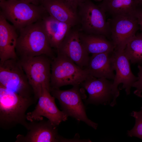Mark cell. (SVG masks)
I'll use <instances>...</instances> for the list:
<instances>
[{
    "instance_id": "5b68a950",
    "label": "cell",
    "mask_w": 142,
    "mask_h": 142,
    "mask_svg": "<svg viewBox=\"0 0 142 142\" xmlns=\"http://www.w3.org/2000/svg\"><path fill=\"white\" fill-rule=\"evenodd\" d=\"M52 59L45 55L19 59L37 102L45 85L50 92Z\"/></svg>"
},
{
    "instance_id": "2e32d148",
    "label": "cell",
    "mask_w": 142,
    "mask_h": 142,
    "mask_svg": "<svg viewBox=\"0 0 142 142\" xmlns=\"http://www.w3.org/2000/svg\"><path fill=\"white\" fill-rule=\"evenodd\" d=\"M40 5L53 18L72 27L79 24L77 10L63 0H42Z\"/></svg>"
},
{
    "instance_id": "4316f807",
    "label": "cell",
    "mask_w": 142,
    "mask_h": 142,
    "mask_svg": "<svg viewBox=\"0 0 142 142\" xmlns=\"http://www.w3.org/2000/svg\"><path fill=\"white\" fill-rule=\"evenodd\" d=\"M136 4L139 5H142V0H134Z\"/></svg>"
},
{
    "instance_id": "52a82bcc",
    "label": "cell",
    "mask_w": 142,
    "mask_h": 142,
    "mask_svg": "<svg viewBox=\"0 0 142 142\" xmlns=\"http://www.w3.org/2000/svg\"><path fill=\"white\" fill-rule=\"evenodd\" d=\"M79 85H75L69 89L50 88L51 94L58 100L61 108L68 116L85 123L96 130L98 124L89 119L86 114L83 102L84 97L79 88Z\"/></svg>"
},
{
    "instance_id": "7402d4cb",
    "label": "cell",
    "mask_w": 142,
    "mask_h": 142,
    "mask_svg": "<svg viewBox=\"0 0 142 142\" xmlns=\"http://www.w3.org/2000/svg\"><path fill=\"white\" fill-rule=\"evenodd\" d=\"M131 115L135 118V123L133 128L128 131L127 135L129 136L136 137L142 140V106L140 111H133Z\"/></svg>"
},
{
    "instance_id": "cb8c5ba5",
    "label": "cell",
    "mask_w": 142,
    "mask_h": 142,
    "mask_svg": "<svg viewBox=\"0 0 142 142\" xmlns=\"http://www.w3.org/2000/svg\"><path fill=\"white\" fill-rule=\"evenodd\" d=\"M134 14L137 19L139 28L142 34V8H139L138 7L135 11Z\"/></svg>"
},
{
    "instance_id": "f1b7e54d",
    "label": "cell",
    "mask_w": 142,
    "mask_h": 142,
    "mask_svg": "<svg viewBox=\"0 0 142 142\" xmlns=\"http://www.w3.org/2000/svg\"><path fill=\"white\" fill-rule=\"evenodd\" d=\"M96 2H100L102 1L103 0H93Z\"/></svg>"
},
{
    "instance_id": "3957f363",
    "label": "cell",
    "mask_w": 142,
    "mask_h": 142,
    "mask_svg": "<svg viewBox=\"0 0 142 142\" xmlns=\"http://www.w3.org/2000/svg\"><path fill=\"white\" fill-rule=\"evenodd\" d=\"M0 7L5 18L18 31L48 14L42 5L22 0H5L0 2Z\"/></svg>"
},
{
    "instance_id": "7c38bea8",
    "label": "cell",
    "mask_w": 142,
    "mask_h": 142,
    "mask_svg": "<svg viewBox=\"0 0 142 142\" xmlns=\"http://www.w3.org/2000/svg\"><path fill=\"white\" fill-rule=\"evenodd\" d=\"M58 126L49 120L28 123L25 135H18L16 142H63L64 138L58 133Z\"/></svg>"
},
{
    "instance_id": "9c48e42d",
    "label": "cell",
    "mask_w": 142,
    "mask_h": 142,
    "mask_svg": "<svg viewBox=\"0 0 142 142\" xmlns=\"http://www.w3.org/2000/svg\"><path fill=\"white\" fill-rule=\"evenodd\" d=\"M107 21L114 50H124L139 28L136 18L134 14H128L112 16Z\"/></svg>"
},
{
    "instance_id": "44dd1931",
    "label": "cell",
    "mask_w": 142,
    "mask_h": 142,
    "mask_svg": "<svg viewBox=\"0 0 142 142\" xmlns=\"http://www.w3.org/2000/svg\"><path fill=\"white\" fill-rule=\"evenodd\" d=\"M125 53L131 63L142 64V34H136L128 42Z\"/></svg>"
},
{
    "instance_id": "30bf717a",
    "label": "cell",
    "mask_w": 142,
    "mask_h": 142,
    "mask_svg": "<svg viewBox=\"0 0 142 142\" xmlns=\"http://www.w3.org/2000/svg\"><path fill=\"white\" fill-rule=\"evenodd\" d=\"M114 69L116 72L112 85V101L110 105L113 106L116 104V99L119 95L118 87L122 83V88L125 89L127 95L130 93L133 84L137 80V77L132 73L130 61L124 50H115L112 54Z\"/></svg>"
},
{
    "instance_id": "ffe728a7",
    "label": "cell",
    "mask_w": 142,
    "mask_h": 142,
    "mask_svg": "<svg viewBox=\"0 0 142 142\" xmlns=\"http://www.w3.org/2000/svg\"><path fill=\"white\" fill-rule=\"evenodd\" d=\"M98 6L112 17L134 14L138 6L134 0H103Z\"/></svg>"
},
{
    "instance_id": "5bb4252c",
    "label": "cell",
    "mask_w": 142,
    "mask_h": 142,
    "mask_svg": "<svg viewBox=\"0 0 142 142\" xmlns=\"http://www.w3.org/2000/svg\"><path fill=\"white\" fill-rule=\"evenodd\" d=\"M113 83L105 78L89 76L80 85L89 95L86 104L106 105L110 103L113 99Z\"/></svg>"
},
{
    "instance_id": "ba28073f",
    "label": "cell",
    "mask_w": 142,
    "mask_h": 142,
    "mask_svg": "<svg viewBox=\"0 0 142 142\" xmlns=\"http://www.w3.org/2000/svg\"><path fill=\"white\" fill-rule=\"evenodd\" d=\"M77 12L80 31L106 37L110 35L109 24L105 13L91 0H84L78 6Z\"/></svg>"
},
{
    "instance_id": "8fae6325",
    "label": "cell",
    "mask_w": 142,
    "mask_h": 142,
    "mask_svg": "<svg viewBox=\"0 0 142 142\" xmlns=\"http://www.w3.org/2000/svg\"><path fill=\"white\" fill-rule=\"evenodd\" d=\"M55 98L45 86L43 87L41 94L34 109L27 114V120L30 121L47 118L54 125L58 126L67 120L68 116L63 111H60L55 102Z\"/></svg>"
},
{
    "instance_id": "d4e9b609",
    "label": "cell",
    "mask_w": 142,
    "mask_h": 142,
    "mask_svg": "<svg viewBox=\"0 0 142 142\" xmlns=\"http://www.w3.org/2000/svg\"><path fill=\"white\" fill-rule=\"evenodd\" d=\"M73 8L77 10L80 4L84 0H63Z\"/></svg>"
},
{
    "instance_id": "f546056e",
    "label": "cell",
    "mask_w": 142,
    "mask_h": 142,
    "mask_svg": "<svg viewBox=\"0 0 142 142\" xmlns=\"http://www.w3.org/2000/svg\"><path fill=\"white\" fill-rule=\"evenodd\" d=\"M5 0H0V2H3V1H4Z\"/></svg>"
},
{
    "instance_id": "484cf974",
    "label": "cell",
    "mask_w": 142,
    "mask_h": 142,
    "mask_svg": "<svg viewBox=\"0 0 142 142\" xmlns=\"http://www.w3.org/2000/svg\"><path fill=\"white\" fill-rule=\"evenodd\" d=\"M22 0L30 3L36 5H40L42 0Z\"/></svg>"
},
{
    "instance_id": "277c9868",
    "label": "cell",
    "mask_w": 142,
    "mask_h": 142,
    "mask_svg": "<svg viewBox=\"0 0 142 142\" xmlns=\"http://www.w3.org/2000/svg\"><path fill=\"white\" fill-rule=\"evenodd\" d=\"M90 75L67 57L60 54L52 59L50 89L64 86L79 85Z\"/></svg>"
},
{
    "instance_id": "4fadbf2b",
    "label": "cell",
    "mask_w": 142,
    "mask_h": 142,
    "mask_svg": "<svg viewBox=\"0 0 142 142\" xmlns=\"http://www.w3.org/2000/svg\"><path fill=\"white\" fill-rule=\"evenodd\" d=\"M72 27L56 49L57 54L64 55L83 69H85L90 57L80 41V29Z\"/></svg>"
},
{
    "instance_id": "7a4b0ae2",
    "label": "cell",
    "mask_w": 142,
    "mask_h": 142,
    "mask_svg": "<svg viewBox=\"0 0 142 142\" xmlns=\"http://www.w3.org/2000/svg\"><path fill=\"white\" fill-rule=\"evenodd\" d=\"M42 20L19 31L16 48L18 59L42 55H47L52 59L55 57Z\"/></svg>"
},
{
    "instance_id": "e0dca14e",
    "label": "cell",
    "mask_w": 142,
    "mask_h": 142,
    "mask_svg": "<svg viewBox=\"0 0 142 142\" xmlns=\"http://www.w3.org/2000/svg\"><path fill=\"white\" fill-rule=\"evenodd\" d=\"M112 54L104 53L92 54L85 69L89 75L96 78L113 80L115 74Z\"/></svg>"
},
{
    "instance_id": "d6986e66",
    "label": "cell",
    "mask_w": 142,
    "mask_h": 142,
    "mask_svg": "<svg viewBox=\"0 0 142 142\" xmlns=\"http://www.w3.org/2000/svg\"><path fill=\"white\" fill-rule=\"evenodd\" d=\"M79 36L82 44L89 54L112 53L115 49L112 42L107 39L104 36L87 34L80 30Z\"/></svg>"
},
{
    "instance_id": "8992f818",
    "label": "cell",
    "mask_w": 142,
    "mask_h": 142,
    "mask_svg": "<svg viewBox=\"0 0 142 142\" xmlns=\"http://www.w3.org/2000/svg\"><path fill=\"white\" fill-rule=\"evenodd\" d=\"M0 86L24 97H34L32 88L18 60L0 62Z\"/></svg>"
},
{
    "instance_id": "603a6c76",
    "label": "cell",
    "mask_w": 142,
    "mask_h": 142,
    "mask_svg": "<svg viewBox=\"0 0 142 142\" xmlns=\"http://www.w3.org/2000/svg\"><path fill=\"white\" fill-rule=\"evenodd\" d=\"M138 68L139 71L138 73L137 80L132 86V87L136 89L134 92V93L136 95L141 94L142 93V65H138Z\"/></svg>"
},
{
    "instance_id": "9a60e30c",
    "label": "cell",
    "mask_w": 142,
    "mask_h": 142,
    "mask_svg": "<svg viewBox=\"0 0 142 142\" xmlns=\"http://www.w3.org/2000/svg\"><path fill=\"white\" fill-rule=\"evenodd\" d=\"M17 29L10 24L0 12V62L18 60L16 48L18 35Z\"/></svg>"
},
{
    "instance_id": "ac0fdd59",
    "label": "cell",
    "mask_w": 142,
    "mask_h": 142,
    "mask_svg": "<svg viewBox=\"0 0 142 142\" xmlns=\"http://www.w3.org/2000/svg\"><path fill=\"white\" fill-rule=\"evenodd\" d=\"M42 21L51 47L57 49L73 27L53 18L49 14Z\"/></svg>"
},
{
    "instance_id": "83f0119b",
    "label": "cell",
    "mask_w": 142,
    "mask_h": 142,
    "mask_svg": "<svg viewBox=\"0 0 142 142\" xmlns=\"http://www.w3.org/2000/svg\"><path fill=\"white\" fill-rule=\"evenodd\" d=\"M137 96L142 98V94H141L138 95Z\"/></svg>"
},
{
    "instance_id": "6da1fadb",
    "label": "cell",
    "mask_w": 142,
    "mask_h": 142,
    "mask_svg": "<svg viewBox=\"0 0 142 142\" xmlns=\"http://www.w3.org/2000/svg\"><path fill=\"white\" fill-rule=\"evenodd\" d=\"M36 102L34 97H24L0 86V127L8 130L21 125L26 128V111Z\"/></svg>"
}]
</instances>
